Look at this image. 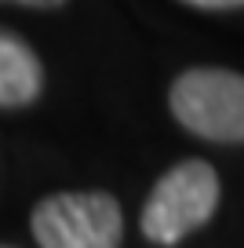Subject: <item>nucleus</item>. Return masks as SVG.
I'll use <instances>...</instances> for the list:
<instances>
[{"mask_svg": "<svg viewBox=\"0 0 244 248\" xmlns=\"http://www.w3.org/2000/svg\"><path fill=\"white\" fill-rule=\"evenodd\" d=\"M168 106L186 132L212 142H244V73L197 66L175 77Z\"/></svg>", "mask_w": 244, "mask_h": 248, "instance_id": "nucleus-2", "label": "nucleus"}, {"mask_svg": "<svg viewBox=\"0 0 244 248\" xmlns=\"http://www.w3.org/2000/svg\"><path fill=\"white\" fill-rule=\"evenodd\" d=\"M8 4H26V8H62L66 0H8Z\"/></svg>", "mask_w": 244, "mask_h": 248, "instance_id": "nucleus-6", "label": "nucleus"}, {"mask_svg": "<svg viewBox=\"0 0 244 248\" xmlns=\"http://www.w3.org/2000/svg\"><path fill=\"white\" fill-rule=\"evenodd\" d=\"M40 248H121L124 212L109 194H51L33 208Z\"/></svg>", "mask_w": 244, "mask_h": 248, "instance_id": "nucleus-3", "label": "nucleus"}, {"mask_svg": "<svg viewBox=\"0 0 244 248\" xmlns=\"http://www.w3.org/2000/svg\"><path fill=\"white\" fill-rule=\"evenodd\" d=\"M219 175L208 161H179L157 179L142 204V233L153 245H179L219 208Z\"/></svg>", "mask_w": 244, "mask_h": 248, "instance_id": "nucleus-1", "label": "nucleus"}, {"mask_svg": "<svg viewBox=\"0 0 244 248\" xmlns=\"http://www.w3.org/2000/svg\"><path fill=\"white\" fill-rule=\"evenodd\" d=\"M44 92V66L22 37L0 30V106L18 109Z\"/></svg>", "mask_w": 244, "mask_h": 248, "instance_id": "nucleus-4", "label": "nucleus"}, {"mask_svg": "<svg viewBox=\"0 0 244 248\" xmlns=\"http://www.w3.org/2000/svg\"><path fill=\"white\" fill-rule=\"evenodd\" d=\"M190 8H204V11H233V8H244V0H183Z\"/></svg>", "mask_w": 244, "mask_h": 248, "instance_id": "nucleus-5", "label": "nucleus"}]
</instances>
